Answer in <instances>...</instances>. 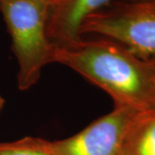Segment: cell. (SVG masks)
<instances>
[{"label": "cell", "instance_id": "277c9868", "mask_svg": "<svg viewBox=\"0 0 155 155\" xmlns=\"http://www.w3.org/2000/svg\"><path fill=\"white\" fill-rule=\"evenodd\" d=\"M137 113L126 107H115L79 133L49 141L50 150L54 155H119L125 131Z\"/></svg>", "mask_w": 155, "mask_h": 155}, {"label": "cell", "instance_id": "7a4b0ae2", "mask_svg": "<svg viewBox=\"0 0 155 155\" xmlns=\"http://www.w3.org/2000/svg\"><path fill=\"white\" fill-rule=\"evenodd\" d=\"M49 5L48 0H0V11L19 67L17 87L20 91L35 85L42 68L54 63L55 44L47 33Z\"/></svg>", "mask_w": 155, "mask_h": 155}, {"label": "cell", "instance_id": "6da1fadb", "mask_svg": "<svg viewBox=\"0 0 155 155\" xmlns=\"http://www.w3.org/2000/svg\"><path fill=\"white\" fill-rule=\"evenodd\" d=\"M53 60L103 89L114 100L115 107L137 112L155 109L154 60L141 59L104 37L55 45Z\"/></svg>", "mask_w": 155, "mask_h": 155}, {"label": "cell", "instance_id": "8992f818", "mask_svg": "<svg viewBox=\"0 0 155 155\" xmlns=\"http://www.w3.org/2000/svg\"><path fill=\"white\" fill-rule=\"evenodd\" d=\"M119 155H155V109L134 116L123 135Z\"/></svg>", "mask_w": 155, "mask_h": 155}, {"label": "cell", "instance_id": "5b68a950", "mask_svg": "<svg viewBox=\"0 0 155 155\" xmlns=\"http://www.w3.org/2000/svg\"><path fill=\"white\" fill-rule=\"evenodd\" d=\"M111 0H59L49 5L48 36L55 45L73 44L81 40L79 28L85 17L109 5Z\"/></svg>", "mask_w": 155, "mask_h": 155}, {"label": "cell", "instance_id": "3957f363", "mask_svg": "<svg viewBox=\"0 0 155 155\" xmlns=\"http://www.w3.org/2000/svg\"><path fill=\"white\" fill-rule=\"evenodd\" d=\"M122 45L144 60L155 56V0L111 1L84 18L79 28Z\"/></svg>", "mask_w": 155, "mask_h": 155}, {"label": "cell", "instance_id": "ba28073f", "mask_svg": "<svg viewBox=\"0 0 155 155\" xmlns=\"http://www.w3.org/2000/svg\"><path fill=\"white\" fill-rule=\"evenodd\" d=\"M5 101L4 99V97L0 95V112L3 110V108L5 106Z\"/></svg>", "mask_w": 155, "mask_h": 155}, {"label": "cell", "instance_id": "9c48e42d", "mask_svg": "<svg viewBox=\"0 0 155 155\" xmlns=\"http://www.w3.org/2000/svg\"><path fill=\"white\" fill-rule=\"evenodd\" d=\"M49 1V4H50V5H54V4H55V3H57L59 0H48Z\"/></svg>", "mask_w": 155, "mask_h": 155}, {"label": "cell", "instance_id": "30bf717a", "mask_svg": "<svg viewBox=\"0 0 155 155\" xmlns=\"http://www.w3.org/2000/svg\"><path fill=\"white\" fill-rule=\"evenodd\" d=\"M122 1H128V2H134V1H147V0H122Z\"/></svg>", "mask_w": 155, "mask_h": 155}, {"label": "cell", "instance_id": "52a82bcc", "mask_svg": "<svg viewBox=\"0 0 155 155\" xmlns=\"http://www.w3.org/2000/svg\"><path fill=\"white\" fill-rule=\"evenodd\" d=\"M0 155H54L49 140L25 137L11 142H0Z\"/></svg>", "mask_w": 155, "mask_h": 155}, {"label": "cell", "instance_id": "8fae6325", "mask_svg": "<svg viewBox=\"0 0 155 155\" xmlns=\"http://www.w3.org/2000/svg\"><path fill=\"white\" fill-rule=\"evenodd\" d=\"M154 66H155V60H154Z\"/></svg>", "mask_w": 155, "mask_h": 155}]
</instances>
